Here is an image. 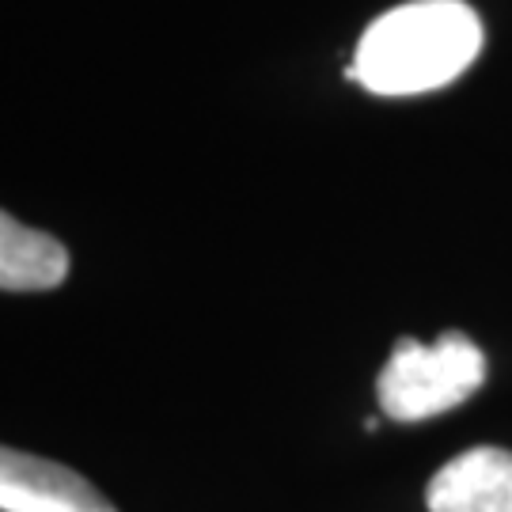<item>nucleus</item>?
<instances>
[{
	"label": "nucleus",
	"instance_id": "obj_1",
	"mask_svg": "<svg viewBox=\"0 0 512 512\" xmlns=\"http://www.w3.org/2000/svg\"><path fill=\"white\" fill-rule=\"evenodd\" d=\"M482 38L471 4L410 0L368 23L346 76L372 95L437 92L471 69Z\"/></svg>",
	"mask_w": 512,
	"mask_h": 512
},
{
	"label": "nucleus",
	"instance_id": "obj_2",
	"mask_svg": "<svg viewBox=\"0 0 512 512\" xmlns=\"http://www.w3.org/2000/svg\"><path fill=\"white\" fill-rule=\"evenodd\" d=\"M482 384V349L467 334L448 330L433 346H421L418 338H399L376 380V395L391 421H429L467 403Z\"/></svg>",
	"mask_w": 512,
	"mask_h": 512
},
{
	"label": "nucleus",
	"instance_id": "obj_3",
	"mask_svg": "<svg viewBox=\"0 0 512 512\" xmlns=\"http://www.w3.org/2000/svg\"><path fill=\"white\" fill-rule=\"evenodd\" d=\"M0 512H118L84 475L0 444Z\"/></svg>",
	"mask_w": 512,
	"mask_h": 512
},
{
	"label": "nucleus",
	"instance_id": "obj_4",
	"mask_svg": "<svg viewBox=\"0 0 512 512\" xmlns=\"http://www.w3.org/2000/svg\"><path fill=\"white\" fill-rule=\"evenodd\" d=\"M429 512H512V452L471 448L440 467L429 490Z\"/></svg>",
	"mask_w": 512,
	"mask_h": 512
},
{
	"label": "nucleus",
	"instance_id": "obj_5",
	"mask_svg": "<svg viewBox=\"0 0 512 512\" xmlns=\"http://www.w3.org/2000/svg\"><path fill=\"white\" fill-rule=\"evenodd\" d=\"M69 274V251L54 236L19 224L0 209V289L42 293L57 289Z\"/></svg>",
	"mask_w": 512,
	"mask_h": 512
}]
</instances>
